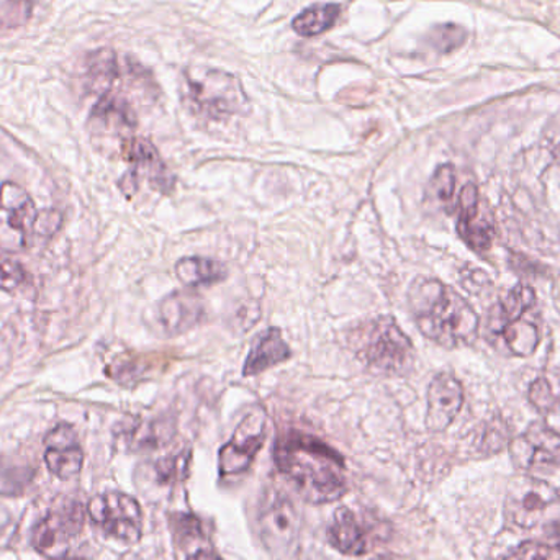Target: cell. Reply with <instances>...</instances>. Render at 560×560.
Segmentation results:
<instances>
[{
  "label": "cell",
  "instance_id": "1",
  "mask_svg": "<svg viewBox=\"0 0 560 560\" xmlns=\"http://www.w3.org/2000/svg\"><path fill=\"white\" fill-rule=\"evenodd\" d=\"M276 466L312 503H328L346 492V464L341 454L312 434L289 431L275 447Z\"/></svg>",
  "mask_w": 560,
  "mask_h": 560
},
{
  "label": "cell",
  "instance_id": "2",
  "mask_svg": "<svg viewBox=\"0 0 560 560\" xmlns=\"http://www.w3.org/2000/svg\"><path fill=\"white\" fill-rule=\"evenodd\" d=\"M408 302L418 329L436 345L453 349L476 341L479 315L453 287L418 278L408 290Z\"/></svg>",
  "mask_w": 560,
  "mask_h": 560
},
{
  "label": "cell",
  "instance_id": "3",
  "mask_svg": "<svg viewBox=\"0 0 560 560\" xmlns=\"http://www.w3.org/2000/svg\"><path fill=\"white\" fill-rule=\"evenodd\" d=\"M349 348L368 371L378 375H405L415 365L411 339L394 316H377L359 323L348 335Z\"/></svg>",
  "mask_w": 560,
  "mask_h": 560
},
{
  "label": "cell",
  "instance_id": "4",
  "mask_svg": "<svg viewBox=\"0 0 560 560\" xmlns=\"http://www.w3.org/2000/svg\"><path fill=\"white\" fill-rule=\"evenodd\" d=\"M183 89L187 107L209 120H226L248 110L242 82L220 69H187Z\"/></svg>",
  "mask_w": 560,
  "mask_h": 560
},
{
  "label": "cell",
  "instance_id": "5",
  "mask_svg": "<svg viewBox=\"0 0 560 560\" xmlns=\"http://www.w3.org/2000/svg\"><path fill=\"white\" fill-rule=\"evenodd\" d=\"M84 523L85 512L81 502L71 497H59L36 525L32 536L33 548L48 559L66 558L71 542L81 535Z\"/></svg>",
  "mask_w": 560,
  "mask_h": 560
},
{
  "label": "cell",
  "instance_id": "6",
  "mask_svg": "<svg viewBox=\"0 0 560 560\" xmlns=\"http://www.w3.org/2000/svg\"><path fill=\"white\" fill-rule=\"evenodd\" d=\"M388 538L387 525L364 510L339 509L328 528V541L346 556H364Z\"/></svg>",
  "mask_w": 560,
  "mask_h": 560
},
{
  "label": "cell",
  "instance_id": "7",
  "mask_svg": "<svg viewBox=\"0 0 560 560\" xmlns=\"http://www.w3.org/2000/svg\"><path fill=\"white\" fill-rule=\"evenodd\" d=\"M88 512L95 526H98L108 538L117 539L125 545L140 541L143 513L137 500L131 497L118 492L104 493L89 503Z\"/></svg>",
  "mask_w": 560,
  "mask_h": 560
},
{
  "label": "cell",
  "instance_id": "8",
  "mask_svg": "<svg viewBox=\"0 0 560 560\" xmlns=\"http://www.w3.org/2000/svg\"><path fill=\"white\" fill-rule=\"evenodd\" d=\"M38 212L28 194L5 183L0 187V252L7 255L23 252L28 245L30 235L35 232Z\"/></svg>",
  "mask_w": 560,
  "mask_h": 560
},
{
  "label": "cell",
  "instance_id": "9",
  "mask_svg": "<svg viewBox=\"0 0 560 560\" xmlns=\"http://www.w3.org/2000/svg\"><path fill=\"white\" fill-rule=\"evenodd\" d=\"M266 438H268V417L262 408H256L243 418L232 440L220 451V474L233 477L246 472L265 446Z\"/></svg>",
  "mask_w": 560,
  "mask_h": 560
},
{
  "label": "cell",
  "instance_id": "10",
  "mask_svg": "<svg viewBox=\"0 0 560 560\" xmlns=\"http://www.w3.org/2000/svg\"><path fill=\"white\" fill-rule=\"evenodd\" d=\"M457 210V233L463 242L479 255L489 252L497 233L495 217L492 207L480 196L476 184L469 183L463 187Z\"/></svg>",
  "mask_w": 560,
  "mask_h": 560
},
{
  "label": "cell",
  "instance_id": "11",
  "mask_svg": "<svg viewBox=\"0 0 560 560\" xmlns=\"http://www.w3.org/2000/svg\"><path fill=\"white\" fill-rule=\"evenodd\" d=\"M513 463L526 472L548 474L560 467V434L545 423H533L510 444Z\"/></svg>",
  "mask_w": 560,
  "mask_h": 560
},
{
  "label": "cell",
  "instance_id": "12",
  "mask_svg": "<svg viewBox=\"0 0 560 560\" xmlns=\"http://www.w3.org/2000/svg\"><path fill=\"white\" fill-rule=\"evenodd\" d=\"M558 500V492L545 480L523 476L510 483L506 492V516L518 528L529 529L538 525L546 510Z\"/></svg>",
  "mask_w": 560,
  "mask_h": 560
},
{
  "label": "cell",
  "instance_id": "13",
  "mask_svg": "<svg viewBox=\"0 0 560 560\" xmlns=\"http://www.w3.org/2000/svg\"><path fill=\"white\" fill-rule=\"evenodd\" d=\"M121 154L131 166L130 173L121 183L125 192L128 189L137 190L141 179L150 180L151 186L160 192H170L173 189L176 179L151 141L138 137L127 138L121 144Z\"/></svg>",
  "mask_w": 560,
  "mask_h": 560
},
{
  "label": "cell",
  "instance_id": "14",
  "mask_svg": "<svg viewBox=\"0 0 560 560\" xmlns=\"http://www.w3.org/2000/svg\"><path fill=\"white\" fill-rule=\"evenodd\" d=\"M464 404V388L450 372H441L428 388L427 427L431 431L447 430Z\"/></svg>",
  "mask_w": 560,
  "mask_h": 560
},
{
  "label": "cell",
  "instance_id": "15",
  "mask_svg": "<svg viewBox=\"0 0 560 560\" xmlns=\"http://www.w3.org/2000/svg\"><path fill=\"white\" fill-rule=\"evenodd\" d=\"M45 463L58 479L69 480L81 472L84 453L74 428L58 424L45 440Z\"/></svg>",
  "mask_w": 560,
  "mask_h": 560
},
{
  "label": "cell",
  "instance_id": "16",
  "mask_svg": "<svg viewBox=\"0 0 560 560\" xmlns=\"http://www.w3.org/2000/svg\"><path fill=\"white\" fill-rule=\"evenodd\" d=\"M203 305L192 293L173 292L158 306V323L166 335H183L202 322Z\"/></svg>",
  "mask_w": 560,
  "mask_h": 560
},
{
  "label": "cell",
  "instance_id": "17",
  "mask_svg": "<svg viewBox=\"0 0 560 560\" xmlns=\"http://www.w3.org/2000/svg\"><path fill=\"white\" fill-rule=\"evenodd\" d=\"M259 525H261L262 539L269 548H287L295 538L296 528H299L295 506L289 500L279 497L262 510Z\"/></svg>",
  "mask_w": 560,
  "mask_h": 560
},
{
  "label": "cell",
  "instance_id": "18",
  "mask_svg": "<svg viewBox=\"0 0 560 560\" xmlns=\"http://www.w3.org/2000/svg\"><path fill=\"white\" fill-rule=\"evenodd\" d=\"M290 358H292V349L282 338L280 329H266L253 342L252 351H249L245 368H243V375L253 377V375L262 374V372L289 361Z\"/></svg>",
  "mask_w": 560,
  "mask_h": 560
},
{
  "label": "cell",
  "instance_id": "19",
  "mask_svg": "<svg viewBox=\"0 0 560 560\" xmlns=\"http://www.w3.org/2000/svg\"><path fill=\"white\" fill-rule=\"evenodd\" d=\"M91 120L102 130L117 133L135 130L138 124L137 114L130 102L114 92H107L98 97L97 104L92 108Z\"/></svg>",
  "mask_w": 560,
  "mask_h": 560
},
{
  "label": "cell",
  "instance_id": "20",
  "mask_svg": "<svg viewBox=\"0 0 560 560\" xmlns=\"http://www.w3.org/2000/svg\"><path fill=\"white\" fill-rule=\"evenodd\" d=\"M536 303L535 290L529 285L513 287L499 305L493 308L489 318V331L492 335H499L506 325L523 318L526 312Z\"/></svg>",
  "mask_w": 560,
  "mask_h": 560
},
{
  "label": "cell",
  "instance_id": "21",
  "mask_svg": "<svg viewBox=\"0 0 560 560\" xmlns=\"http://www.w3.org/2000/svg\"><path fill=\"white\" fill-rule=\"evenodd\" d=\"M174 271H176L177 279L187 287L212 285V283L222 282L229 275L222 262L215 261V259L200 258V256L180 259Z\"/></svg>",
  "mask_w": 560,
  "mask_h": 560
},
{
  "label": "cell",
  "instance_id": "22",
  "mask_svg": "<svg viewBox=\"0 0 560 560\" xmlns=\"http://www.w3.org/2000/svg\"><path fill=\"white\" fill-rule=\"evenodd\" d=\"M120 72L117 52L112 49H98L88 58L89 89L95 94L104 95L112 92L115 82L120 78Z\"/></svg>",
  "mask_w": 560,
  "mask_h": 560
},
{
  "label": "cell",
  "instance_id": "23",
  "mask_svg": "<svg viewBox=\"0 0 560 560\" xmlns=\"http://www.w3.org/2000/svg\"><path fill=\"white\" fill-rule=\"evenodd\" d=\"M341 7L338 3H315L293 19L292 28L300 36H318L338 22Z\"/></svg>",
  "mask_w": 560,
  "mask_h": 560
},
{
  "label": "cell",
  "instance_id": "24",
  "mask_svg": "<svg viewBox=\"0 0 560 560\" xmlns=\"http://www.w3.org/2000/svg\"><path fill=\"white\" fill-rule=\"evenodd\" d=\"M499 336L505 341L509 351L518 358H529L535 354L541 339L538 326L525 318L510 323L499 332Z\"/></svg>",
  "mask_w": 560,
  "mask_h": 560
},
{
  "label": "cell",
  "instance_id": "25",
  "mask_svg": "<svg viewBox=\"0 0 560 560\" xmlns=\"http://www.w3.org/2000/svg\"><path fill=\"white\" fill-rule=\"evenodd\" d=\"M456 170L453 164H443L438 167L431 179L430 189L438 203L453 210L454 194H456Z\"/></svg>",
  "mask_w": 560,
  "mask_h": 560
},
{
  "label": "cell",
  "instance_id": "26",
  "mask_svg": "<svg viewBox=\"0 0 560 560\" xmlns=\"http://www.w3.org/2000/svg\"><path fill=\"white\" fill-rule=\"evenodd\" d=\"M38 0H3L0 3V26L16 28L25 25Z\"/></svg>",
  "mask_w": 560,
  "mask_h": 560
},
{
  "label": "cell",
  "instance_id": "27",
  "mask_svg": "<svg viewBox=\"0 0 560 560\" xmlns=\"http://www.w3.org/2000/svg\"><path fill=\"white\" fill-rule=\"evenodd\" d=\"M466 39V30L463 26L454 25V23L436 26L430 35L431 46L441 52H450L460 48Z\"/></svg>",
  "mask_w": 560,
  "mask_h": 560
},
{
  "label": "cell",
  "instance_id": "28",
  "mask_svg": "<svg viewBox=\"0 0 560 560\" xmlns=\"http://www.w3.org/2000/svg\"><path fill=\"white\" fill-rule=\"evenodd\" d=\"M148 369H151V361L148 358H143V355H138V358H118L114 365L108 369V375H112L118 382H131L138 381L140 375H143Z\"/></svg>",
  "mask_w": 560,
  "mask_h": 560
},
{
  "label": "cell",
  "instance_id": "29",
  "mask_svg": "<svg viewBox=\"0 0 560 560\" xmlns=\"http://www.w3.org/2000/svg\"><path fill=\"white\" fill-rule=\"evenodd\" d=\"M25 282V271L22 266L10 258L7 253L0 252V290L12 292Z\"/></svg>",
  "mask_w": 560,
  "mask_h": 560
},
{
  "label": "cell",
  "instance_id": "30",
  "mask_svg": "<svg viewBox=\"0 0 560 560\" xmlns=\"http://www.w3.org/2000/svg\"><path fill=\"white\" fill-rule=\"evenodd\" d=\"M551 549L541 542H525L505 560H549Z\"/></svg>",
  "mask_w": 560,
  "mask_h": 560
},
{
  "label": "cell",
  "instance_id": "31",
  "mask_svg": "<svg viewBox=\"0 0 560 560\" xmlns=\"http://www.w3.org/2000/svg\"><path fill=\"white\" fill-rule=\"evenodd\" d=\"M61 222L62 219L58 212H51V210L38 212L35 222V232L39 233V235H52V233L61 226Z\"/></svg>",
  "mask_w": 560,
  "mask_h": 560
},
{
  "label": "cell",
  "instance_id": "32",
  "mask_svg": "<svg viewBox=\"0 0 560 560\" xmlns=\"http://www.w3.org/2000/svg\"><path fill=\"white\" fill-rule=\"evenodd\" d=\"M546 538H548L549 545H551L552 548L560 551V522L551 523V525L546 528Z\"/></svg>",
  "mask_w": 560,
  "mask_h": 560
},
{
  "label": "cell",
  "instance_id": "33",
  "mask_svg": "<svg viewBox=\"0 0 560 560\" xmlns=\"http://www.w3.org/2000/svg\"><path fill=\"white\" fill-rule=\"evenodd\" d=\"M549 384H551V395H552V404H555V413L560 411V374L558 375V384H552L551 378H549Z\"/></svg>",
  "mask_w": 560,
  "mask_h": 560
},
{
  "label": "cell",
  "instance_id": "34",
  "mask_svg": "<svg viewBox=\"0 0 560 560\" xmlns=\"http://www.w3.org/2000/svg\"><path fill=\"white\" fill-rule=\"evenodd\" d=\"M189 560H222L219 556L213 555L210 551H199L197 555H194Z\"/></svg>",
  "mask_w": 560,
  "mask_h": 560
},
{
  "label": "cell",
  "instance_id": "35",
  "mask_svg": "<svg viewBox=\"0 0 560 560\" xmlns=\"http://www.w3.org/2000/svg\"><path fill=\"white\" fill-rule=\"evenodd\" d=\"M51 560H71V559L61 558V559H51Z\"/></svg>",
  "mask_w": 560,
  "mask_h": 560
},
{
  "label": "cell",
  "instance_id": "36",
  "mask_svg": "<svg viewBox=\"0 0 560 560\" xmlns=\"http://www.w3.org/2000/svg\"><path fill=\"white\" fill-rule=\"evenodd\" d=\"M305 560H312V559H305Z\"/></svg>",
  "mask_w": 560,
  "mask_h": 560
}]
</instances>
